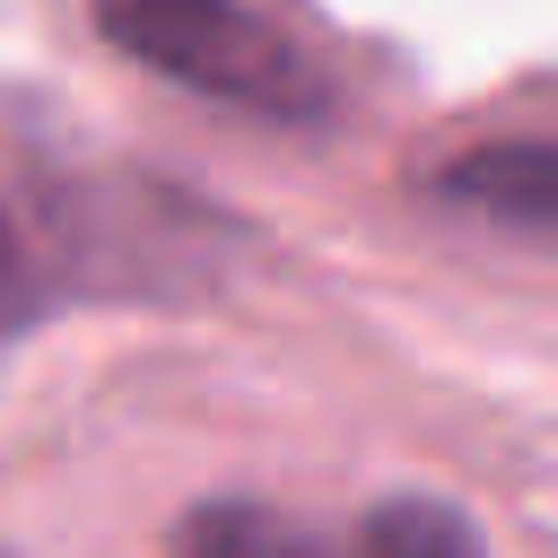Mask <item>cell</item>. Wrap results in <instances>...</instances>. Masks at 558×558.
<instances>
[{
	"label": "cell",
	"mask_w": 558,
	"mask_h": 558,
	"mask_svg": "<svg viewBox=\"0 0 558 558\" xmlns=\"http://www.w3.org/2000/svg\"><path fill=\"white\" fill-rule=\"evenodd\" d=\"M218 218L157 183H96L70 166L0 157V323L61 296H148L209 262Z\"/></svg>",
	"instance_id": "cell-1"
},
{
	"label": "cell",
	"mask_w": 558,
	"mask_h": 558,
	"mask_svg": "<svg viewBox=\"0 0 558 558\" xmlns=\"http://www.w3.org/2000/svg\"><path fill=\"white\" fill-rule=\"evenodd\" d=\"M87 9L113 52H131L140 70H157L209 105H235L262 122L331 113V70L262 0H87Z\"/></svg>",
	"instance_id": "cell-2"
},
{
	"label": "cell",
	"mask_w": 558,
	"mask_h": 558,
	"mask_svg": "<svg viewBox=\"0 0 558 558\" xmlns=\"http://www.w3.org/2000/svg\"><path fill=\"white\" fill-rule=\"evenodd\" d=\"M166 558H488L480 532L436 497H375L357 514H288V506H192Z\"/></svg>",
	"instance_id": "cell-3"
},
{
	"label": "cell",
	"mask_w": 558,
	"mask_h": 558,
	"mask_svg": "<svg viewBox=\"0 0 558 558\" xmlns=\"http://www.w3.org/2000/svg\"><path fill=\"white\" fill-rule=\"evenodd\" d=\"M427 201L488 218L506 235H541L558 244V140L549 131H506V140H471L445 166H427Z\"/></svg>",
	"instance_id": "cell-4"
}]
</instances>
